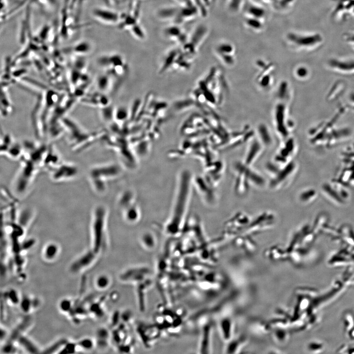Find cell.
I'll use <instances>...</instances> for the list:
<instances>
[{"instance_id":"obj_10","label":"cell","mask_w":354,"mask_h":354,"mask_svg":"<svg viewBox=\"0 0 354 354\" xmlns=\"http://www.w3.org/2000/svg\"><path fill=\"white\" fill-rule=\"evenodd\" d=\"M96 255L92 250L87 252L72 263L71 270L76 272L88 267L94 260Z\"/></svg>"},{"instance_id":"obj_6","label":"cell","mask_w":354,"mask_h":354,"mask_svg":"<svg viewBox=\"0 0 354 354\" xmlns=\"http://www.w3.org/2000/svg\"><path fill=\"white\" fill-rule=\"evenodd\" d=\"M52 170L51 177L54 180L58 181L74 178L78 174L77 167L69 163H59Z\"/></svg>"},{"instance_id":"obj_7","label":"cell","mask_w":354,"mask_h":354,"mask_svg":"<svg viewBox=\"0 0 354 354\" xmlns=\"http://www.w3.org/2000/svg\"><path fill=\"white\" fill-rule=\"evenodd\" d=\"M91 14L96 20L107 25L118 24L120 17L116 11L102 7L94 8Z\"/></svg>"},{"instance_id":"obj_4","label":"cell","mask_w":354,"mask_h":354,"mask_svg":"<svg viewBox=\"0 0 354 354\" xmlns=\"http://www.w3.org/2000/svg\"><path fill=\"white\" fill-rule=\"evenodd\" d=\"M288 38L297 49L306 51H312L319 49L324 41L322 34L317 32L291 33L289 34Z\"/></svg>"},{"instance_id":"obj_12","label":"cell","mask_w":354,"mask_h":354,"mask_svg":"<svg viewBox=\"0 0 354 354\" xmlns=\"http://www.w3.org/2000/svg\"><path fill=\"white\" fill-rule=\"evenodd\" d=\"M123 216L128 222H137L140 217L139 208L135 205H130L123 208Z\"/></svg>"},{"instance_id":"obj_11","label":"cell","mask_w":354,"mask_h":354,"mask_svg":"<svg viewBox=\"0 0 354 354\" xmlns=\"http://www.w3.org/2000/svg\"><path fill=\"white\" fill-rule=\"evenodd\" d=\"M164 35L168 38L185 44L187 41V36L182 29L177 26H171L166 28L164 31Z\"/></svg>"},{"instance_id":"obj_3","label":"cell","mask_w":354,"mask_h":354,"mask_svg":"<svg viewBox=\"0 0 354 354\" xmlns=\"http://www.w3.org/2000/svg\"><path fill=\"white\" fill-rule=\"evenodd\" d=\"M119 172L116 164L95 166L89 170L88 179L95 192L101 194L106 189L107 181L116 177Z\"/></svg>"},{"instance_id":"obj_26","label":"cell","mask_w":354,"mask_h":354,"mask_svg":"<svg viewBox=\"0 0 354 354\" xmlns=\"http://www.w3.org/2000/svg\"><path fill=\"white\" fill-rule=\"evenodd\" d=\"M108 0V1H111V2H115L116 1V0Z\"/></svg>"},{"instance_id":"obj_17","label":"cell","mask_w":354,"mask_h":354,"mask_svg":"<svg viewBox=\"0 0 354 354\" xmlns=\"http://www.w3.org/2000/svg\"><path fill=\"white\" fill-rule=\"evenodd\" d=\"M19 343L28 352L30 353H38L39 350L36 346L28 338L20 336L18 338Z\"/></svg>"},{"instance_id":"obj_2","label":"cell","mask_w":354,"mask_h":354,"mask_svg":"<svg viewBox=\"0 0 354 354\" xmlns=\"http://www.w3.org/2000/svg\"><path fill=\"white\" fill-rule=\"evenodd\" d=\"M107 211L103 206H96L92 213L90 235L92 250L98 254L106 245L107 237Z\"/></svg>"},{"instance_id":"obj_18","label":"cell","mask_w":354,"mask_h":354,"mask_svg":"<svg viewBox=\"0 0 354 354\" xmlns=\"http://www.w3.org/2000/svg\"><path fill=\"white\" fill-rule=\"evenodd\" d=\"M111 283L110 277L106 274H101L97 276L95 285L99 290H105L109 288Z\"/></svg>"},{"instance_id":"obj_9","label":"cell","mask_w":354,"mask_h":354,"mask_svg":"<svg viewBox=\"0 0 354 354\" xmlns=\"http://www.w3.org/2000/svg\"><path fill=\"white\" fill-rule=\"evenodd\" d=\"M93 49V45L88 40L78 41L72 46L66 48L64 52L71 53L74 56H83L91 53Z\"/></svg>"},{"instance_id":"obj_23","label":"cell","mask_w":354,"mask_h":354,"mask_svg":"<svg viewBox=\"0 0 354 354\" xmlns=\"http://www.w3.org/2000/svg\"><path fill=\"white\" fill-rule=\"evenodd\" d=\"M7 297L13 304H17L20 301L17 293L14 290H11L8 292Z\"/></svg>"},{"instance_id":"obj_20","label":"cell","mask_w":354,"mask_h":354,"mask_svg":"<svg viewBox=\"0 0 354 354\" xmlns=\"http://www.w3.org/2000/svg\"><path fill=\"white\" fill-rule=\"evenodd\" d=\"M77 345L85 350H91L94 346V343L90 338H83L78 341Z\"/></svg>"},{"instance_id":"obj_13","label":"cell","mask_w":354,"mask_h":354,"mask_svg":"<svg viewBox=\"0 0 354 354\" xmlns=\"http://www.w3.org/2000/svg\"><path fill=\"white\" fill-rule=\"evenodd\" d=\"M178 8L175 7H166L161 8L158 11V17L163 20L174 19L175 21L178 11Z\"/></svg>"},{"instance_id":"obj_1","label":"cell","mask_w":354,"mask_h":354,"mask_svg":"<svg viewBox=\"0 0 354 354\" xmlns=\"http://www.w3.org/2000/svg\"><path fill=\"white\" fill-rule=\"evenodd\" d=\"M191 188L190 174L183 172L178 179L172 210L166 225L168 233L173 235L181 229L188 207Z\"/></svg>"},{"instance_id":"obj_24","label":"cell","mask_w":354,"mask_h":354,"mask_svg":"<svg viewBox=\"0 0 354 354\" xmlns=\"http://www.w3.org/2000/svg\"><path fill=\"white\" fill-rule=\"evenodd\" d=\"M66 342L62 340L59 341L58 342H56V343L54 344L51 347L48 348L47 349L46 351L44 352L45 353H51L55 352V351H57L58 349L60 348L61 347H63L65 344Z\"/></svg>"},{"instance_id":"obj_5","label":"cell","mask_w":354,"mask_h":354,"mask_svg":"<svg viewBox=\"0 0 354 354\" xmlns=\"http://www.w3.org/2000/svg\"><path fill=\"white\" fill-rule=\"evenodd\" d=\"M151 270L143 266H137L127 268L119 274L120 280L125 284H137L151 278Z\"/></svg>"},{"instance_id":"obj_19","label":"cell","mask_w":354,"mask_h":354,"mask_svg":"<svg viewBox=\"0 0 354 354\" xmlns=\"http://www.w3.org/2000/svg\"><path fill=\"white\" fill-rule=\"evenodd\" d=\"M21 308L25 313L30 312L32 307V301L28 296L23 297L20 301Z\"/></svg>"},{"instance_id":"obj_22","label":"cell","mask_w":354,"mask_h":354,"mask_svg":"<svg viewBox=\"0 0 354 354\" xmlns=\"http://www.w3.org/2000/svg\"><path fill=\"white\" fill-rule=\"evenodd\" d=\"M59 307L63 312H70L72 309L71 301L68 299H63L60 302Z\"/></svg>"},{"instance_id":"obj_21","label":"cell","mask_w":354,"mask_h":354,"mask_svg":"<svg viewBox=\"0 0 354 354\" xmlns=\"http://www.w3.org/2000/svg\"><path fill=\"white\" fill-rule=\"evenodd\" d=\"M90 311L97 317H102L104 315V311L99 303H95L91 305Z\"/></svg>"},{"instance_id":"obj_8","label":"cell","mask_w":354,"mask_h":354,"mask_svg":"<svg viewBox=\"0 0 354 354\" xmlns=\"http://www.w3.org/2000/svg\"><path fill=\"white\" fill-rule=\"evenodd\" d=\"M137 329L141 330H137L140 331L139 335L143 343L148 347L158 340L161 333V329L156 324L154 326L141 324Z\"/></svg>"},{"instance_id":"obj_14","label":"cell","mask_w":354,"mask_h":354,"mask_svg":"<svg viewBox=\"0 0 354 354\" xmlns=\"http://www.w3.org/2000/svg\"><path fill=\"white\" fill-rule=\"evenodd\" d=\"M97 343L100 348H105L108 344L109 339L111 337V333L106 328H99L96 333Z\"/></svg>"},{"instance_id":"obj_25","label":"cell","mask_w":354,"mask_h":354,"mask_svg":"<svg viewBox=\"0 0 354 354\" xmlns=\"http://www.w3.org/2000/svg\"><path fill=\"white\" fill-rule=\"evenodd\" d=\"M76 345L73 343H66L59 353H73L75 351Z\"/></svg>"},{"instance_id":"obj_16","label":"cell","mask_w":354,"mask_h":354,"mask_svg":"<svg viewBox=\"0 0 354 354\" xmlns=\"http://www.w3.org/2000/svg\"><path fill=\"white\" fill-rule=\"evenodd\" d=\"M59 252V248L58 244L51 242L45 246L43 250V255L46 259L52 260L56 258Z\"/></svg>"},{"instance_id":"obj_15","label":"cell","mask_w":354,"mask_h":354,"mask_svg":"<svg viewBox=\"0 0 354 354\" xmlns=\"http://www.w3.org/2000/svg\"><path fill=\"white\" fill-rule=\"evenodd\" d=\"M140 241L142 246L147 250H152L156 246V240L153 235L150 233L144 234Z\"/></svg>"}]
</instances>
